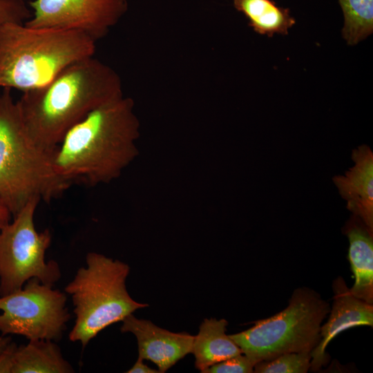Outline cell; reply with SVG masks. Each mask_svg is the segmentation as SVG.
I'll return each instance as SVG.
<instances>
[{"mask_svg": "<svg viewBox=\"0 0 373 373\" xmlns=\"http://www.w3.org/2000/svg\"><path fill=\"white\" fill-rule=\"evenodd\" d=\"M329 312V305L320 294L300 287L283 311L229 336L256 364L285 353L312 352L321 341V323Z\"/></svg>", "mask_w": 373, "mask_h": 373, "instance_id": "6", "label": "cell"}, {"mask_svg": "<svg viewBox=\"0 0 373 373\" xmlns=\"http://www.w3.org/2000/svg\"><path fill=\"white\" fill-rule=\"evenodd\" d=\"M334 293L330 315L321 327V341L312 354L310 370L316 372L327 363L325 352L329 343L340 332L359 325H373V305L354 296L343 278L338 277L332 284Z\"/></svg>", "mask_w": 373, "mask_h": 373, "instance_id": "11", "label": "cell"}, {"mask_svg": "<svg viewBox=\"0 0 373 373\" xmlns=\"http://www.w3.org/2000/svg\"><path fill=\"white\" fill-rule=\"evenodd\" d=\"M1 227H2V226H1V225H0V229H1Z\"/></svg>", "mask_w": 373, "mask_h": 373, "instance_id": "24", "label": "cell"}, {"mask_svg": "<svg viewBox=\"0 0 373 373\" xmlns=\"http://www.w3.org/2000/svg\"><path fill=\"white\" fill-rule=\"evenodd\" d=\"M310 352H290L254 365L256 373H305L310 369Z\"/></svg>", "mask_w": 373, "mask_h": 373, "instance_id": "18", "label": "cell"}, {"mask_svg": "<svg viewBox=\"0 0 373 373\" xmlns=\"http://www.w3.org/2000/svg\"><path fill=\"white\" fill-rule=\"evenodd\" d=\"M25 0H0V25L6 23H24L32 14Z\"/></svg>", "mask_w": 373, "mask_h": 373, "instance_id": "19", "label": "cell"}, {"mask_svg": "<svg viewBox=\"0 0 373 373\" xmlns=\"http://www.w3.org/2000/svg\"><path fill=\"white\" fill-rule=\"evenodd\" d=\"M354 164L332 180L347 209L373 230V153L363 144L352 150Z\"/></svg>", "mask_w": 373, "mask_h": 373, "instance_id": "12", "label": "cell"}, {"mask_svg": "<svg viewBox=\"0 0 373 373\" xmlns=\"http://www.w3.org/2000/svg\"><path fill=\"white\" fill-rule=\"evenodd\" d=\"M122 95L118 73L91 56L70 64L46 85L23 92L17 102L30 137L43 149L55 151L74 125Z\"/></svg>", "mask_w": 373, "mask_h": 373, "instance_id": "2", "label": "cell"}, {"mask_svg": "<svg viewBox=\"0 0 373 373\" xmlns=\"http://www.w3.org/2000/svg\"><path fill=\"white\" fill-rule=\"evenodd\" d=\"M12 215L0 200V225L3 226L11 221Z\"/></svg>", "mask_w": 373, "mask_h": 373, "instance_id": "22", "label": "cell"}, {"mask_svg": "<svg viewBox=\"0 0 373 373\" xmlns=\"http://www.w3.org/2000/svg\"><path fill=\"white\" fill-rule=\"evenodd\" d=\"M225 319H204L199 332L194 336L191 353L194 354L195 366L201 372L210 366L227 358L242 354L239 346L226 334Z\"/></svg>", "mask_w": 373, "mask_h": 373, "instance_id": "15", "label": "cell"}, {"mask_svg": "<svg viewBox=\"0 0 373 373\" xmlns=\"http://www.w3.org/2000/svg\"><path fill=\"white\" fill-rule=\"evenodd\" d=\"M66 300V293L30 278L21 289L0 296L1 334L59 341L70 318Z\"/></svg>", "mask_w": 373, "mask_h": 373, "instance_id": "8", "label": "cell"}, {"mask_svg": "<svg viewBox=\"0 0 373 373\" xmlns=\"http://www.w3.org/2000/svg\"><path fill=\"white\" fill-rule=\"evenodd\" d=\"M10 88L0 93V200L15 217L30 200L50 202L71 184L54 167V153L30 137Z\"/></svg>", "mask_w": 373, "mask_h": 373, "instance_id": "3", "label": "cell"}, {"mask_svg": "<svg viewBox=\"0 0 373 373\" xmlns=\"http://www.w3.org/2000/svg\"><path fill=\"white\" fill-rule=\"evenodd\" d=\"M24 23L82 32L95 41L104 37L126 14L127 0H33Z\"/></svg>", "mask_w": 373, "mask_h": 373, "instance_id": "9", "label": "cell"}, {"mask_svg": "<svg viewBox=\"0 0 373 373\" xmlns=\"http://www.w3.org/2000/svg\"><path fill=\"white\" fill-rule=\"evenodd\" d=\"M39 202L30 200L0 229V296L21 289L32 278L52 287L61 278L58 263L45 258L52 241L50 230L38 231L35 226Z\"/></svg>", "mask_w": 373, "mask_h": 373, "instance_id": "7", "label": "cell"}, {"mask_svg": "<svg viewBox=\"0 0 373 373\" xmlns=\"http://www.w3.org/2000/svg\"><path fill=\"white\" fill-rule=\"evenodd\" d=\"M96 41L77 31L0 25V87L25 92L50 82L64 69L93 56Z\"/></svg>", "mask_w": 373, "mask_h": 373, "instance_id": "4", "label": "cell"}, {"mask_svg": "<svg viewBox=\"0 0 373 373\" xmlns=\"http://www.w3.org/2000/svg\"><path fill=\"white\" fill-rule=\"evenodd\" d=\"M12 341L10 336L0 335V353L7 347V345Z\"/></svg>", "mask_w": 373, "mask_h": 373, "instance_id": "23", "label": "cell"}, {"mask_svg": "<svg viewBox=\"0 0 373 373\" xmlns=\"http://www.w3.org/2000/svg\"><path fill=\"white\" fill-rule=\"evenodd\" d=\"M143 359L140 357L137 358V360L130 368L127 373H160L158 370L151 368L143 362Z\"/></svg>", "mask_w": 373, "mask_h": 373, "instance_id": "21", "label": "cell"}, {"mask_svg": "<svg viewBox=\"0 0 373 373\" xmlns=\"http://www.w3.org/2000/svg\"><path fill=\"white\" fill-rule=\"evenodd\" d=\"M255 365L242 353L210 366L203 373H251Z\"/></svg>", "mask_w": 373, "mask_h": 373, "instance_id": "20", "label": "cell"}, {"mask_svg": "<svg viewBox=\"0 0 373 373\" xmlns=\"http://www.w3.org/2000/svg\"><path fill=\"white\" fill-rule=\"evenodd\" d=\"M53 341L29 340L18 346L10 342L0 353V373H73Z\"/></svg>", "mask_w": 373, "mask_h": 373, "instance_id": "13", "label": "cell"}, {"mask_svg": "<svg viewBox=\"0 0 373 373\" xmlns=\"http://www.w3.org/2000/svg\"><path fill=\"white\" fill-rule=\"evenodd\" d=\"M349 240L348 258L355 278L350 292L373 303V230L352 215L343 228Z\"/></svg>", "mask_w": 373, "mask_h": 373, "instance_id": "14", "label": "cell"}, {"mask_svg": "<svg viewBox=\"0 0 373 373\" xmlns=\"http://www.w3.org/2000/svg\"><path fill=\"white\" fill-rule=\"evenodd\" d=\"M234 8L244 14L249 26L258 34L269 37L275 33L288 35L296 20L289 8L278 6L273 0H232Z\"/></svg>", "mask_w": 373, "mask_h": 373, "instance_id": "16", "label": "cell"}, {"mask_svg": "<svg viewBox=\"0 0 373 373\" xmlns=\"http://www.w3.org/2000/svg\"><path fill=\"white\" fill-rule=\"evenodd\" d=\"M86 262L65 287V293L71 296L75 314L68 337L82 347L106 327L148 306L128 294L127 264L96 252L88 253Z\"/></svg>", "mask_w": 373, "mask_h": 373, "instance_id": "5", "label": "cell"}, {"mask_svg": "<svg viewBox=\"0 0 373 373\" xmlns=\"http://www.w3.org/2000/svg\"><path fill=\"white\" fill-rule=\"evenodd\" d=\"M132 98L124 95L96 108L65 134L54 153L56 173L70 184H108L139 154L140 124Z\"/></svg>", "mask_w": 373, "mask_h": 373, "instance_id": "1", "label": "cell"}, {"mask_svg": "<svg viewBox=\"0 0 373 373\" xmlns=\"http://www.w3.org/2000/svg\"><path fill=\"white\" fill-rule=\"evenodd\" d=\"M344 15L343 37L353 46L373 32V0H338Z\"/></svg>", "mask_w": 373, "mask_h": 373, "instance_id": "17", "label": "cell"}, {"mask_svg": "<svg viewBox=\"0 0 373 373\" xmlns=\"http://www.w3.org/2000/svg\"><path fill=\"white\" fill-rule=\"evenodd\" d=\"M120 330L135 335L138 357L154 363L160 373H164L192 352L194 336L168 331L150 321L138 319L133 314L123 319Z\"/></svg>", "mask_w": 373, "mask_h": 373, "instance_id": "10", "label": "cell"}]
</instances>
